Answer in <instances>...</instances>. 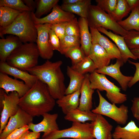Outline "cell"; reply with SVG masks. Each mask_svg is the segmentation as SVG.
I'll return each instance as SVG.
<instances>
[{"instance_id": "cell-1", "label": "cell", "mask_w": 139, "mask_h": 139, "mask_svg": "<svg viewBox=\"0 0 139 139\" xmlns=\"http://www.w3.org/2000/svg\"><path fill=\"white\" fill-rule=\"evenodd\" d=\"M56 102L47 85L39 80L20 98L19 107L32 117H39L51 111Z\"/></svg>"}, {"instance_id": "cell-2", "label": "cell", "mask_w": 139, "mask_h": 139, "mask_svg": "<svg viewBox=\"0 0 139 139\" xmlns=\"http://www.w3.org/2000/svg\"><path fill=\"white\" fill-rule=\"evenodd\" d=\"M62 64L61 60L52 62L47 60L42 64L37 65L27 71L47 85L51 95L55 100L64 95L66 88L61 68Z\"/></svg>"}, {"instance_id": "cell-3", "label": "cell", "mask_w": 139, "mask_h": 139, "mask_svg": "<svg viewBox=\"0 0 139 139\" xmlns=\"http://www.w3.org/2000/svg\"><path fill=\"white\" fill-rule=\"evenodd\" d=\"M6 34L15 35L22 43L36 42L37 36L35 25L32 20L31 12H21L13 22L5 27H0V36Z\"/></svg>"}, {"instance_id": "cell-4", "label": "cell", "mask_w": 139, "mask_h": 139, "mask_svg": "<svg viewBox=\"0 0 139 139\" xmlns=\"http://www.w3.org/2000/svg\"><path fill=\"white\" fill-rule=\"evenodd\" d=\"M39 56L36 44L26 43L14 50L8 57L6 62L10 66L27 71L37 65Z\"/></svg>"}, {"instance_id": "cell-5", "label": "cell", "mask_w": 139, "mask_h": 139, "mask_svg": "<svg viewBox=\"0 0 139 139\" xmlns=\"http://www.w3.org/2000/svg\"><path fill=\"white\" fill-rule=\"evenodd\" d=\"M86 19L89 27L96 29L102 27L107 30H111L123 37L127 35L129 32L122 28L109 14L97 5L90 6Z\"/></svg>"}, {"instance_id": "cell-6", "label": "cell", "mask_w": 139, "mask_h": 139, "mask_svg": "<svg viewBox=\"0 0 139 139\" xmlns=\"http://www.w3.org/2000/svg\"><path fill=\"white\" fill-rule=\"evenodd\" d=\"M90 86L92 89L100 91H105L106 96L112 103L120 104L125 102L127 95L120 92V89L108 80L105 75L95 71L89 75Z\"/></svg>"}, {"instance_id": "cell-7", "label": "cell", "mask_w": 139, "mask_h": 139, "mask_svg": "<svg viewBox=\"0 0 139 139\" xmlns=\"http://www.w3.org/2000/svg\"><path fill=\"white\" fill-rule=\"evenodd\" d=\"M94 139L92 132V124L89 123H73L67 128L58 130L44 134L41 139Z\"/></svg>"}, {"instance_id": "cell-8", "label": "cell", "mask_w": 139, "mask_h": 139, "mask_svg": "<svg viewBox=\"0 0 139 139\" xmlns=\"http://www.w3.org/2000/svg\"><path fill=\"white\" fill-rule=\"evenodd\" d=\"M97 91L99 98V104L91 111L96 114L107 116L118 124L125 125L128 119V107L122 104L118 107L115 104L111 103L107 101L99 90H97Z\"/></svg>"}, {"instance_id": "cell-9", "label": "cell", "mask_w": 139, "mask_h": 139, "mask_svg": "<svg viewBox=\"0 0 139 139\" xmlns=\"http://www.w3.org/2000/svg\"><path fill=\"white\" fill-rule=\"evenodd\" d=\"M51 25L48 23L35 25L37 33L36 42L40 56L47 60L51 59L54 54V50L49 42V32Z\"/></svg>"}, {"instance_id": "cell-10", "label": "cell", "mask_w": 139, "mask_h": 139, "mask_svg": "<svg viewBox=\"0 0 139 139\" xmlns=\"http://www.w3.org/2000/svg\"><path fill=\"white\" fill-rule=\"evenodd\" d=\"M20 98L16 92L5 94L4 106L1 111L0 121V134L7 124L9 118L15 115L20 107L19 102Z\"/></svg>"}, {"instance_id": "cell-11", "label": "cell", "mask_w": 139, "mask_h": 139, "mask_svg": "<svg viewBox=\"0 0 139 139\" xmlns=\"http://www.w3.org/2000/svg\"><path fill=\"white\" fill-rule=\"evenodd\" d=\"M31 15L32 19L35 25L45 23L53 24L68 22L75 17L74 14L63 10L58 4L53 8L50 14L43 18H37L33 12H31Z\"/></svg>"}, {"instance_id": "cell-12", "label": "cell", "mask_w": 139, "mask_h": 139, "mask_svg": "<svg viewBox=\"0 0 139 139\" xmlns=\"http://www.w3.org/2000/svg\"><path fill=\"white\" fill-rule=\"evenodd\" d=\"M33 118L20 108L16 114L10 118L6 126L0 134V139H5L15 130L32 123Z\"/></svg>"}, {"instance_id": "cell-13", "label": "cell", "mask_w": 139, "mask_h": 139, "mask_svg": "<svg viewBox=\"0 0 139 139\" xmlns=\"http://www.w3.org/2000/svg\"><path fill=\"white\" fill-rule=\"evenodd\" d=\"M124 63L122 60L117 59L114 64H111L101 68L96 69L95 71L99 73L107 75L111 77L118 82L122 89L125 91L128 87V84L133 76H125L121 72L120 68Z\"/></svg>"}, {"instance_id": "cell-14", "label": "cell", "mask_w": 139, "mask_h": 139, "mask_svg": "<svg viewBox=\"0 0 139 139\" xmlns=\"http://www.w3.org/2000/svg\"><path fill=\"white\" fill-rule=\"evenodd\" d=\"M89 28L92 44H98L103 48L111 59L116 58L122 60L120 52L116 45L101 34L97 29L91 27Z\"/></svg>"}, {"instance_id": "cell-15", "label": "cell", "mask_w": 139, "mask_h": 139, "mask_svg": "<svg viewBox=\"0 0 139 139\" xmlns=\"http://www.w3.org/2000/svg\"><path fill=\"white\" fill-rule=\"evenodd\" d=\"M0 88L8 94L9 92H16L20 98L23 96L30 88L23 81L10 77L8 75L0 73Z\"/></svg>"}, {"instance_id": "cell-16", "label": "cell", "mask_w": 139, "mask_h": 139, "mask_svg": "<svg viewBox=\"0 0 139 139\" xmlns=\"http://www.w3.org/2000/svg\"><path fill=\"white\" fill-rule=\"evenodd\" d=\"M92 135L96 139H112L113 126L103 117L97 114L95 120L91 122Z\"/></svg>"}, {"instance_id": "cell-17", "label": "cell", "mask_w": 139, "mask_h": 139, "mask_svg": "<svg viewBox=\"0 0 139 139\" xmlns=\"http://www.w3.org/2000/svg\"><path fill=\"white\" fill-rule=\"evenodd\" d=\"M0 72L21 80L30 88L38 80L36 76L27 71H23L8 65L6 62L0 61Z\"/></svg>"}, {"instance_id": "cell-18", "label": "cell", "mask_w": 139, "mask_h": 139, "mask_svg": "<svg viewBox=\"0 0 139 139\" xmlns=\"http://www.w3.org/2000/svg\"><path fill=\"white\" fill-rule=\"evenodd\" d=\"M42 116L43 119L40 123L35 124L31 123L28 125L29 129L35 133L43 132L44 134L59 129L56 121L58 117L57 114L46 113Z\"/></svg>"}, {"instance_id": "cell-19", "label": "cell", "mask_w": 139, "mask_h": 139, "mask_svg": "<svg viewBox=\"0 0 139 139\" xmlns=\"http://www.w3.org/2000/svg\"><path fill=\"white\" fill-rule=\"evenodd\" d=\"M85 75L80 89L79 104L77 108L82 111H90L92 108V96L94 90L90 86V74L86 73Z\"/></svg>"}, {"instance_id": "cell-20", "label": "cell", "mask_w": 139, "mask_h": 139, "mask_svg": "<svg viewBox=\"0 0 139 139\" xmlns=\"http://www.w3.org/2000/svg\"><path fill=\"white\" fill-rule=\"evenodd\" d=\"M97 29L99 32L106 34L115 42L120 52L122 60L124 63H126L129 58L137 59L127 47L124 37L117 35L110 31H108L102 27H99Z\"/></svg>"}, {"instance_id": "cell-21", "label": "cell", "mask_w": 139, "mask_h": 139, "mask_svg": "<svg viewBox=\"0 0 139 139\" xmlns=\"http://www.w3.org/2000/svg\"><path fill=\"white\" fill-rule=\"evenodd\" d=\"M22 44L18 37L12 34L0 39V61L6 62L12 52Z\"/></svg>"}, {"instance_id": "cell-22", "label": "cell", "mask_w": 139, "mask_h": 139, "mask_svg": "<svg viewBox=\"0 0 139 139\" xmlns=\"http://www.w3.org/2000/svg\"><path fill=\"white\" fill-rule=\"evenodd\" d=\"M88 56L94 63L97 69L108 65L111 60L105 50L97 44H92Z\"/></svg>"}, {"instance_id": "cell-23", "label": "cell", "mask_w": 139, "mask_h": 139, "mask_svg": "<svg viewBox=\"0 0 139 139\" xmlns=\"http://www.w3.org/2000/svg\"><path fill=\"white\" fill-rule=\"evenodd\" d=\"M112 137L114 139H139V127L131 120L124 127L117 126Z\"/></svg>"}, {"instance_id": "cell-24", "label": "cell", "mask_w": 139, "mask_h": 139, "mask_svg": "<svg viewBox=\"0 0 139 139\" xmlns=\"http://www.w3.org/2000/svg\"><path fill=\"white\" fill-rule=\"evenodd\" d=\"M80 89L72 93L65 95L57 99L56 103L65 115L70 110L78 108L79 104Z\"/></svg>"}, {"instance_id": "cell-25", "label": "cell", "mask_w": 139, "mask_h": 139, "mask_svg": "<svg viewBox=\"0 0 139 139\" xmlns=\"http://www.w3.org/2000/svg\"><path fill=\"white\" fill-rule=\"evenodd\" d=\"M80 29V39L81 47L85 56H88L92 45L91 35L89 29L86 18L80 17L78 20Z\"/></svg>"}, {"instance_id": "cell-26", "label": "cell", "mask_w": 139, "mask_h": 139, "mask_svg": "<svg viewBox=\"0 0 139 139\" xmlns=\"http://www.w3.org/2000/svg\"><path fill=\"white\" fill-rule=\"evenodd\" d=\"M96 116L97 114L91 111H82L77 108L70 110L65 115L64 118L73 123H85L87 121H93Z\"/></svg>"}, {"instance_id": "cell-27", "label": "cell", "mask_w": 139, "mask_h": 139, "mask_svg": "<svg viewBox=\"0 0 139 139\" xmlns=\"http://www.w3.org/2000/svg\"><path fill=\"white\" fill-rule=\"evenodd\" d=\"M66 73L70 79V82L66 88L65 95L80 89L85 77V75L79 73L68 66L67 67Z\"/></svg>"}, {"instance_id": "cell-28", "label": "cell", "mask_w": 139, "mask_h": 139, "mask_svg": "<svg viewBox=\"0 0 139 139\" xmlns=\"http://www.w3.org/2000/svg\"><path fill=\"white\" fill-rule=\"evenodd\" d=\"M131 11L127 18L117 22L127 31L134 30L139 31V7L134 8Z\"/></svg>"}, {"instance_id": "cell-29", "label": "cell", "mask_w": 139, "mask_h": 139, "mask_svg": "<svg viewBox=\"0 0 139 139\" xmlns=\"http://www.w3.org/2000/svg\"><path fill=\"white\" fill-rule=\"evenodd\" d=\"M91 0H84L80 3L72 5L62 4V9L66 11L75 14L80 17L86 18L88 10L91 4Z\"/></svg>"}, {"instance_id": "cell-30", "label": "cell", "mask_w": 139, "mask_h": 139, "mask_svg": "<svg viewBox=\"0 0 139 139\" xmlns=\"http://www.w3.org/2000/svg\"><path fill=\"white\" fill-rule=\"evenodd\" d=\"M131 11L126 0H118L115 9L109 15L114 20L118 22L122 20Z\"/></svg>"}, {"instance_id": "cell-31", "label": "cell", "mask_w": 139, "mask_h": 139, "mask_svg": "<svg viewBox=\"0 0 139 139\" xmlns=\"http://www.w3.org/2000/svg\"><path fill=\"white\" fill-rule=\"evenodd\" d=\"M71 67L76 71L83 75L88 72L93 73L97 69L94 63L88 56H85L82 60L72 65Z\"/></svg>"}, {"instance_id": "cell-32", "label": "cell", "mask_w": 139, "mask_h": 139, "mask_svg": "<svg viewBox=\"0 0 139 139\" xmlns=\"http://www.w3.org/2000/svg\"><path fill=\"white\" fill-rule=\"evenodd\" d=\"M59 0H36V10L35 15L37 18H40L43 15L49 12L59 2Z\"/></svg>"}, {"instance_id": "cell-33", "label": "cell", "mask_w": 139, "mask_h": 139, "mask_svg": "<svg viewBox=\"0 0 139 139\" xmlns=\"http://www.w3.org/2000/svg\"><path fill=\"white\" fill-rule=\"evenodd\" d=\"M4 6L3 13L0 18V27H5L11 24L21 13L7 6Z\"/></svg>"}, {"instance_id": "cell-34", "label": "cell", "mask_w": 139, "mask_h": 139, "mask_svg": "<svg viewBox=\"0 0 139 139\" xmlns=\"http://www.w3.org/2000/svg\"><path fill=\"white\" fill-rule=\"evenodd\" d=\"M80 38L65 35L62 39L60 40L59 52L61 54L65 55L71 49L80 46Z\"/></svg>"}, {"instance_id": "cell-35", "label": "cell", "mask_w": 139, "mask_h": 139, "mask_svg": "<svg viewBox=\"0 0 139 139\" xmlns=\"http://www.w3.org/2000/svg\"><path fill=\"white\" fill-rule=\"evenodd\" d=\"M10 7L21 12L24 11L31 12L30 9L23 3L22 0H0V7Z\"/></svg>"}, {"instance_id": "cell-36", "label": "cell", "mask_w": 139, "mask_h": 139, "mask_svg": "<svg viewBox=\"0 0 139 139\" xmlns=\"http://www.w3.org/2000/svg\"><path fill=\"white\" fill-rule=\"evenodd\" d=\"M70 58L72 65L75 64L82 60L86 56L81 46L73 47L69 50L65 55Z\"/></svg>"}, {"instance_id": "cell-37", "label": "cell", "mask_w": 139, "mask_h": 139, "mask_svg": "<svg viewBox=\"0 0 139 139\" xmlns=\"http://www.w3.org/2000/svg\"><path fill=\"white\" fill-rule=\"evenodd\" d=\"M124 37L126 45L129 50L139 48V31L134 30L129 31L128 34Z\"/></svg>"}, {"instance_id": "cell-38", "label": "cell", "mask_w": 139, "mask_h": 139, "mask_svg": "<svg viewBox=\"0 0 139 139\" xmlns=\"http://www.w3.org/2000/svg\"><path fill=\"white\" fill-rule=\"evenodd\" d=\"M80 31L78 21L76 17L68 22L65 29L66 35L80 38Z\"/></svg>"}, {"instance_id": "cell-39", "label": "cell", "mask_w": 139, "mask_h": 139, "mask_svg": "<svg viewBox=\"0 0 139 139\" xmlns=\"http://www.w3.org/2000/svg\"><path fill=\"white\" fill-rule=\"evenodd\" d=\"M97 5L102 10L110 14L115 9L118 0H96Z\"/></svg>"}, {"instance_id": "cell-40", "label": "cell", "mask_w": 139, "mask_h": 139, "mask_svg": "<svg viewBox=\"0 0 139 139\" xmlns=\"http://www.w3.org/2000/svg\"><path fill=\"white\" fill-rule=\"evenodd\" d=\"M68 22H63L51 24L50 29L53 30L60 40L62 39L66 35L65 29Z\"/></svg>"}, {"instance_id": "cell-41", "label": "cell", "mask_w": 139, "mask_h": 139, "mask_svg": "<svg viewBox=\"0 0 139 139\" xmlns=\"http://www.w3.org/2000/svg\"><path fill=\"white\" fill-rule=\"evenodd\" d=\"M49 42L53 49L59 51L60 40L54 31L50 29L49 32Z\"/></svg>"}, {"instance_id": "cell-42", "label": "cell", "mask_w": 139, "mask_h": 139, "mask_svg": "<svg viewBox=\"0 0 139 139\" xmlns=\"http://www.w3.org/2000/svg\"><path fill=\"white\" fill-rule=\"evenodd\" d=\"M29 129L28 125L24 126L13 131L5 139H20Z\"/></svg>"}, {"instance_id": "cell-43", "label": "cell", "mask_w": 139, "mask_h": 139, "mask_svg": "<svg viewBox=\"0 0 139 139\" xmlns=\"http://www.w3.org/2000/svg\"><path fill=\"white\" fill-rule=\"evenodd\" d=\"M128 61L129 63L134 65L136 68L134 75L128 84V87L130 88L139 81V63L135 62L129 60Z\"/></svg>"}, {"instance_id": "cell-44", "label": "cell", "mask_w": 139, "mask_h": 139, "mask_svg": "<svg viewBox=\"0 0 139 139\" xmlns=\"http://www.w3.org/2000/svg\"><path fill=\"white\" fill-rule=\"evenodd\" d=\"M132 101L131 112L134 117L139 120V97L134 98Z\"/></svg>"}, {"instance_id": "cell-45", "label": "cell", "mask_w": 139, "mask_h": 139, "mask_svg": "<svg viewBox=\"0 0 139 139\" xmlns=\"http://www.w3.org/2000/svg\"><path fill=\"white\" fill-rule=\"evenodd\" d=\"M40 133H37L28 131L20 139H38L40 138Z\"/></svg>"}, {"instance_id": "cell-46", "label": "cell", "mask_w": 139, "mask_h": 139, "mask_svg": "<svg viewBox=\"0 0 139 139\" xmlns=\"http://www.w3.org/2000/svg\"><path fill=\"white\" fill-rule=\"evenodd\" d=\"M24 4L31 10V12L34 13L36 8V3L33 0H23Z\"/></svg>"}, {"instance_id": "cell-47", "label": "cell", "mask_w": 139, "mask_h": 139, "mask_svg": "<svg viewBox=\"0 0 139 139\" xmlns=\"http://www.w3.org/2000/svg\"><path fill=\"white\" fill-rule=\"evenodd\" d=\"M131 11L134 8L139 7V0H126Z\"/></svg>"}, {"instance_id": "cell-48", "label": "cell", "mask_w": 139, "mask_h": 139, "mask_svg": "<svg viewBox=\"0 0 139 139\" xmlns=\"http://www.w3.org/2000/svg\"><path fill=\"white\" fill-rule=\"evenodd\" d=\"M5 93L4 90L0 88V110L1 111L3 109L4 106Z\"/></svg>"}, {"instance_id": "cell-49", "label": "cell", "mask_w": 139, "mask_h": 139, "mask_svg": "<svg viewBox=\"0 0 139 139\" xmlns=\"http://www.w3.org/2000/svg\"><path fill=\"white\" fill-rule=\"evenodd\" d=\"M84 0H63V4L64 5L74 4L82 2Z\"/></svg>"}, {"instance_id": "cell-50", "label": "cell", "mask_w": 139, "mask_h": 139, "mask_svg": "<svg viewBox=\"0 0 139 139\" xmlns=\"http://www.w3.org/2000/svg\"><path fill=\"white\" fill-rule=\"evenodd\" d=\"M132 53L137 59H139V48L130 50Z\"/></svg>"}]
</instances>
